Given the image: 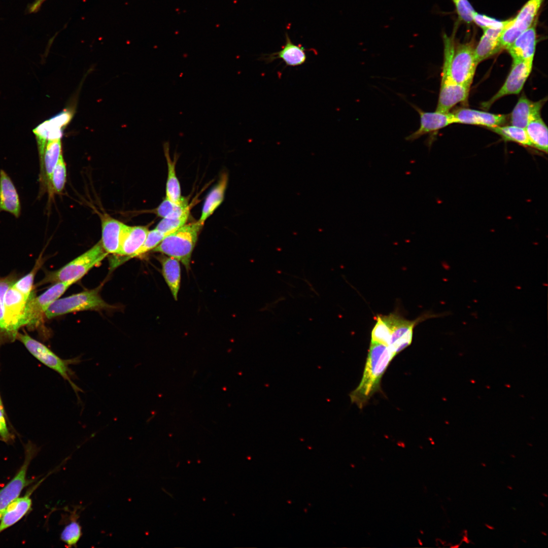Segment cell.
I'll use <instances>...</instances> for the list:
<instances>
[{
	"label": "cell",
	"mask_w": 548,
	"mask_h": 548,
	"mask_svg": "<svg viewBox=\"0 0 548 548\" xmlns=\"http://www.w3.org/2000/svg\"><path fill=\"white\" fill-rule=\"evenodd\" d=\"M394 357L389 348L371 341L362 380L350 397L352 403L362 408L379 390L383 375Z\"/></svg>",
	"instance_id": "1"
},
{
	"label": "cell",
	"mask_w": 548,
	"mask_h": 548,
	"mask_svg": "<svg viewBox=\"0 0 548 548\" xmlns=\"http://www.w3.org/2000/svg\"><path fill=\"white\" fill-rule=\"evenodd\" d=\"M444 51L442 70L448 73L455 82L470 87L478 62L472 45L462 44L455 47L454 36H442Z\"/></svg>",
	"instance_id": "2"
},
{
	"label": "cell",
	"mask_w": 548,
	"mask_h": 548,
	"mask_svg": "<svg viewBox=\"0 0 548 548\" xmlns=\"http://www.w3.org/2000/svg\"><path fill=\"white\" fill-rule=\"evenodd\" d=\"M108 255L100 241L89 250L60 269L47 272L45 277L36 285V287L57 282H67L73 284L93 267L100 263Z\"/></svg>",
	"instance_id": "3"
},
{
	"label": "cell",
	"mask_w": 548,
	"mask_h": 548,
	"mask_svg": "<svg viewBox=\"0 0 548 548\" xmlns=\"http://www.w3.org/2000/svg\"><path fill=\"white\" fill-rule=\"evenodd\" d=\"M202 226L198 221L185 224L167 235L153 250L176 258L188 270L192 253Z\"/></svg>",
	"instance_id": "4"
},
{
	"label": "cell",
	"mask_w": 548,
	"mask_h": 548,
	"mask_svg": "<svg viewBox=\"0 0 548 548\" xmlns=\"http://www.w3.org/2000/svg\"><path fill=\"white\" fill-rule=\"evenodd\" d=\"M16 339L20 341L35 358L57 372L64 380L67 381L76 393L82 391L72 380L74 373L69 367L70 364H77L80 361L78 357L62 359L45 345L32 338L26 332L21 333L18 332Z\"/></svg>",
	"instance_id": "5"
},
{
	"label": "cell",
	"mask_w": 548,
	"mask_h": 548,
	"mask_svg": "<svg viewBox=\"0 0 548 548\" xmlns=\"http://www.w3.org/2000/svg\"><path fill=\"white\" fill-rule=\"evenodd\" d=\"M98 292L99 289L96 288L58 298L49 306L45 317L51 319L75 312L99 311L112 307L101 298Z\"/></svg>",
	"instance_id": "6"
},
{
	"label": "cell",
	"mask_w": 548,
	"mask_h": 548,
	"mask_svg": "<svg viewBox=\"0 0 548 548\" xmlns=\"http://www.w3.org/2000/svg\"><path fill=\"white\" fill-rule=\"evenodd\" d=\"M72 285L67 282H57L38 296H36L33 292L26 304L24 326L32 329L40 327L49 306Z\"/></svg>",
	"instance_id": "7"
},
{
	"label": "cell",
	"mask_w": 548,
	"mask_h": 548,
	"mask_svg": "<svg viewBox=\"0 0 548 548\" xmlns=\"http://www.w3.org/2000/svg\"><path fill=\"white\" fill-rule=\"evenodd\" d=\"M29 298L13 286L5 294L4 319L9 342L16 339L19 329L24 326L26 306Z\"/></svg>",
	"instance_id": "8"
},
{
	"label": "cell",
	"mask_w": 548,
	"mask_h": 548,
	"mask_svg": "<svg viewBox=\"0 0 548 548\" xmlns=\"http://www.w3.org/2000/svg\"><path fill=\"white\" fill-rule=\"evenodd\" d=\"M544 0H529L516 16L508 20L501 37V49H507L524 31L530 28Z\"/></svg>",
	"instance_id": "9"
},
{
	"label": "cell",
	"mask_w": 548,
	"mask_h": 548,
	"mask_svg": "<svg viewBox=\"0 0 548 548\" xmlns=\"http://www.w3.org/2000/svg\"><path fill=\"white\" fill-rule=\"evenodd\" d=\"M36 454V447L28 443L25 447L22 465L13 479L0 490V520L8 506L19 497L23 488L30 482L26 477V473L29 465Z\"/></svg>",
	"instance_id": "10"
},
{
	"label": "cell",
	"mask_w": 548,
	"mask_h": 548,
	"mask_svg": "<svg viewBox=\"0 0 548 548\" xmlns=\"http://www.w3.org/2000/svg\"><path fill=\"white\" fill-rule=\"evenodd\" d=\"M382 317L390 329L391 336L388 347L395 357L411 344L414 327L422 321V318L409 321L393 313Z\"/></svg>",
	"instance_id": "11"
},
{
	"label": "cell",
	"mask_w": 548,
	"mask_h": 548,
	"mask_svg": "<svg viewBox=\"0 0 548 548\" xmlns=\"http://www.w3.org/2000/svg\"><path fill=\"white\" fill-rule=\"evenodd\" d=\"M532 65L533 62L512 59L511 70L504 83L494 96L483 103V108H489L494 102L504 96L519 94L531 72Z\"/></svg>",
	"instance_id": "12"
},
{
	"label": "cell",
	"mask_w": 548,
	"mask_h": 548,
	"mask_svg": "<svg viewBox=\"0 0 548 548\" xmlns=\"http://www.w3.org/2000/svg\"><path fill=\"white\" fill-rule=\"evenodd\" d=\"M415 108L420 115V127L406 138L405 139L407 141H413L425 134L437 131L453 123H456L453 113L436 111L433 112H425L418 107Z\"/></svg>",
	"instance_id": "13"
},
{
	"label": "cell",
	"mask_w": 548,
	"mask_h": 548,
	"mask_svg": "<svg viewBox=\"0 0 548 548\" xmlns=\"http://www.w3.org/2000/svg\"><path fill=\"white\" fill-rule=\"evenodd\" d=\"M309 50L301 45H297L294 44L286 32L285 44L281 50L271 53L262 54L259 59L266 63H269L276 59H280L287 66H297L305 62L307 59L305 52Z\"/></svg>",
	"instance_id": "14"
},
{
	"label": "cell",
	"mask_w": 548,
	"mask_h": 548,
	"mask_svg": "<svg viewBox=\"0 0 548 548\" xmlns=\"http://www.w3.org/2000/svg\"><path fill=\"white\" fill-rule=\"evenodd\" d=\"M470 88L452 80L441 81L436 111L449 112L457 104L466 101Z\"/></svg>",
	"instance_id": "15"
},
{
	"label": "cell",
	"mask_w": 548,
	"mask_h": 548,
	"mask_svg": "<svg viewBox=\"0 0 548 548\" xmlns=\"http://www.w3.org/2000/svg\"><path fill=\"white\" fill-rule=\"evenodd\" d=\"M102 237L101 243L108 253L117 255L126 224L107 214L101 216Z\"/></svg>",
	"instance_id": "16"
},
{
	"label": "cell",
	"mask_w": 548,
	"mask_h": 548,
	"mask_svg": "<svg viewBox=\"0 0 548 548\" xmlns=\"http://www.w3.org/2000/svg\"><path fill=\"white\" fill-rule=\"evenodd\" d=\"M8 212L18 218L21 215V205L17 190L10 176L0 169V212Z\"/></svg>",
	"instance_id": "17"
},
{
	"label": "cell",
	"mask_w": 548,
	"mask_h": 548,
	"mask_svg": "<svg viewBox=\"0 0 548 548\" xmlns=\"http://www.w3.org/2000/svg\"><path fill=\"white\" fill-rule=\"evenodd\" d=\"M456 123L486 126L488 128L503 125L506 121L507 116L495 114L470 109H460L453 113Z\"/></svg>",
	"instance_id": "18"
},
{
	"label": "cell",
	"mask_w": 548,
	"mask_h": 548,
	"mask_svg": "<svg viewBox=\"0 0 548 548\" xmlns=\"http://www.w3.org/2000/svg\"><path fill=\"white\" fill-rule=\"evenodd\" d=\"M544 102V99L533 101L521 96L511 113V125L525 128L530 121L540 117Z\"/></svg>",
	"instance_id": "19"
},
{
	"label": "cell",
	"mask_w": 548,
	"mask_h": 548,
	"mask_svg": "<svg viewBox=\"0 0 548 548\" xmlns=\"http://www.w3.org/2000/svg\"><path fill=\"white\" fill-rule=\"evenodd\" d=\"M62 154L60 139L47 141L40 165V181L42 189L50 187L53 171Z\"/></svg>",
	"instance_id": "20"
},
{
	"label": "cell",
	"mask_w": 548,
	"mask_h": 548,
	"mask_svg": "<svg viewBox=\"0 0 548 548\" xmlns=\"http://www.w3.org/2000/svg\"><path fill=\"white\" fill-rule=\"evenodd\" d=\"M536 45L535 24L521 33L506 49L512 59L533 62Z\"/></svg>",
	"instance_id": "21"
},
{
	"label": "cell",
	"mask_w": 548,
	"mask_h": 548,
	"mask_svg": "<svg viewBox=\"0 0 548 548\" xmlns=\"http://www.w3.org/2000/svg\"><path fill=\"white\" fill-rule=\"evenodd\" d=\"M40 482L26 494L14 500L7 507L0 520V533L21 520L29 510L32 505L30 495Z\"/></svg>",
	"instance_id": "22"
},
{
	"label": "cell",
	"mask_w": 548,
	"mask_h": 548,
	"mask_svg": "<svg viewBox=\"0 0 548 548\" xmlns=\"http://www.w3.org/2000/svg\"><path fill=\"white\" fill-rule=\"evenodd\" d=\"M149 230L146 227L130 226L126 225L120 250L117 255L126 256L122 260H128L144 244Z\"/></svg>",
	"instance_id": "23"
},
{
	"label": "cell",
	"mask_w": 548,
	"mask_h": 548,
	"mask_svg": "<svg viewBox=\"0 0 548 548\" xmlns=\"http://www.w3.org/2000/svg\"><path fill=\"white\" fill-rule=\"evenodd\" d=\"M503 29V28L483 29V35L474 49L475 59L478 63L501 50L500 40Z\"/></svg>",
	"instance_id": "24"
},
{
	"label": "cell",
	"mask_w": 548,
	"mask_h": 548,
	"mask_svg": "<svg viewBox=\"0 0 548 548\" xmlns=\"http://www.w3.org/2000/svg\"><path fill=\"white\" fill-rule=\"evenodd\" d=\"M227 181V175L225 173L223 174L218 183L208 194L204 202L201 216L198 221L200 224L203 225L205 221L213 213L223 201Z\"/></svg>",
	"instance_id": "25"
},
{
	"label": "cell",
	"mask_w": 548,
	"mask_h": 548,
	"mask_svg": "<svg viewBox=\"0 0 548 548\" xmlns=\"http://www.w3.org/2000/svg\"><path fill=\"white\" fill-rule=\"evenodd\" d=\"M159 260L162 266L163 277L174 298L177 300L181 282V268L179 261L168 256H161Z\"/></svg>",
	"instance_id": "26"
},
{
	"label": "cell",
	"mask_w": 548,
	"mask_h": 548,
	"mask_svg": "<svg viewBox=\"0 0 548 548\" xmlns=\"http://www.w3.org/2000/svg\"><path fill=\"white\" fill-rule=\"evenodd\" d=\"M164 151L167 163L168 176L166 184V198L170 201L179 204L186 199L181 196L179 182L175 171V161H172L169 155V144L163 145Z\"/></svg>",
	"instance_id": "27"
},
{
	"label": "cell",
	"mask_w": 548,
	"mask_h": 548,
	"mask_svg": "<svg viewBox=\"0 0 548 548\" xmlns=\"http://www.w3.org/2000/svg\"><path fill=\"white\" fill-rule=\"evenodd\" d=\"M525 130L532 147L547 153V127L539 117L530 121Z\"/></svg>",
	"instance_id": "28"
},
{
	"label": "cell",
	"mask_w": 548,
	"mask_h": 548,
	"mask_svg": "<svg viewBox=\"0 0 548 548\" xmlns=\"http://www.w3.org/2000/svg\"><path fill=\"white\" fill-rule=\"evenodd\" d=\"M77 508L70 511L69 521L60 534V539L68 547L76 546L82 536V527L78 521Z\"/></svg>",
	"instance_id": "29"
},
{
	"label": "cell",
	"mask_w": 548,
	"mask_h": 548,
	"mask_svg": "<svg viewBox=\"0 0 548 548\" xmlns=\"http://www.w3.org/2000/svg\"><path fill=\"white\" fill-rule=\"evenodd\" d=\"M489 129L501 136L505 141L532 147L525 128L511 125L498 126Z\"/></svg>",
	"instance_id": "30"
},
{
	"label": "cell",
	"mask_w": 548,
	"mask_h": 548,
	"mask_svg": "<svg viewBox=\"0 0 548 548\" xmlns=\"http://www.w3.org/2000/svg\"><path fill=\"white\" fill-rule=\"evenodd\" d=\"M17 280V277L14 273L6 277H0V345L9 342L4 319L5 294Z\"/></svg>",
	"instance_id": "31"
},
{
	"label": "cell",
	"mask_w": 548,
	"mask_h": 548,
	"mask_svg": "<svg viewBox=\"0 0 548 548\" xmlns=\"http://www.w3.org/2000/svg\"><path fill=\"white\" fill-rule=\"evenodd\" d=\"M43 262L44 259L41 254L37 259L31 271L20 279L17 280L12 285L13 287L27 297H30L35 292L33 285L35 277Z\"/></svg>",
	"instance_id": "32"
},
{
	"label": "cell",
	"mask_w": 548,
	"mask_h": 548,
	"mask_svg": "<svg viewBox=\"0 0 548 548\" xmlns=\"http://www.w3.org/2000/svg\"><path fill=\"white\" fill-rule=\"evenodd\" d=\"M189 209L186 199L181 203L177 204L165 198L157 208L156 212L158 216L169 218L179 217Z\"/></svg>",
	"instance_id": "33"
},
{
	"label": "cell",
	"mask_w": 548,
	"mask_h": 548,
	"mask_svg": "<svg viewBox=\"0 0 548 548\" xmlns=\"http://www.w3.org/2000/svg\"><path fill=\"white\" fill-rule=\"evenodd\" d=\"M66 177V165L62 155L60 157L52 174L50 187L51 193H60L64 189Z\"/></svg>",
	"instance_id": "34"
},
{
	"label": "cell",
	"mask_w": 548,
	"mask_h": 548,
	"mask_svg": "<svg viewBox=\"0 0 548 548\" xmlns=\"http://www.w3.org/2000/svg\"><path fill=\"white\" fill-rule=\"evenodd\" d=\"M391 336L389 325L383 319L382 315L376 317V323L371 334V341L388 346Z\"/></svg>",
	"instance_id": "35"
},
{
	"label": "cell",
	"mask_w": 548,
	"mask_h": 548,
	"mask_svg": "<svg viewBox=\"0 0 548 548\" xmlns=\"http://www.w3.org/2000/svg\"><path fill=\"white\" fill-rule=\"evenodd\" d=\"M170 233L163 232L156 229L149 231L147 237L141 247L130 257H138L153 250Z\"/></svg>",
	"instance_id": "36"
},
{
	"label": "cell",
	"mask_w": 548,
	"mask_h": 548,
	"mask_svg": "<svg viewBox=\"0 0 548 548\" xmlns=\"http://www.w3.org/2000/svg\"><path fill=\"white\" fill-rule=\"evenodd\" d=\"M190 214V210H187L179 217L163 218L156 226L155 229L163 232L171 233L186 223Z\"/></svg>",
	"instance_id": "37"
},
{
	"label": "cell",
	"mask_w": 548,
	"mask_h": 548,
	"mask_svg": "<svg viewBox=\"0 0 548 548\" xmlns=\"http://www.w3.org/2000/svg\"><path fill=\"white\" fill-rule=\"evenodd\" d=\"M473 21L483 29L488 28L502 29L508 20L501 21L484 14L475 12L473 15Z\"/></svg>",
	"instance_id": "38"
},
{
	"label": "cell",
	"mask_w": 548,
	"mask_h": 548,
	"mask_svg": "<svg viewBox=\"0 0 548 548\" xmlns=\"http://www.w3.org/2000/svg\"><path fill=\"white\" fill-rule=\"evenodd\" d=\"M459 19L466 23L473 22V15L475 12L468 0H452Z\"/></svg>",
	"instance_id": "39"
},
{
	"label": "cell",
	"mask_w": 548,
	"mask_h": 548,
	"mask_svg": "<svg viewBox=\"0 0 548 548\" xmlns=\"http://www.w3.org/2000/svg\"><path fill=\"white\" fill-rule=\"evenodd\" d=\"M0 438L6 443L12 442L14 439L13 434L10 432L7 423V419L5 413L3 401L0 395Z\"/></svg>",
	"instance_id": "40"
},
{
	"label": "cell",
	"mask_w": 548,
	"mask_h": 548,
	"mask_svg": "<svg viewBox=\"0 0 548 548\" xmlns=\"http://www.w3.org/2000/svg\"><path fill=\"white\" fill-rule=\"evenodd\" d=\"M46 0H35L27 8V12L32 13L38 12L45 1Z\"/></svg>",
	"instance_id": "41"
}]
</instances>
